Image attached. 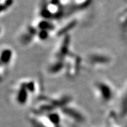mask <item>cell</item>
Masks as SVG:
<instances>
[{
  "instance_id": "1",
  "label": "cell",
  "mask_w": 127,
  "mask_h": 127,
  "mask_svg": "<svg viewBox=\"0 0 127 127\" xmlns=\"http://www.w3.org/2000/svg\"><path fill=\"white\" fill-rule=\"evenodd\" d=\"M40 85L36 79L25 78L15 83L10 89V97L16 105L25 106L38 95Z\"/></svg>"
},
{
  "instance_id": "2",
  "label": "cell",
  "mask_w": 127,
  "mask_h": 127,
  "mask_svg": "<svg viewBox=\"0 0 127 127\" xmlns=\"http://www.w3.org/2000/svg\"><path fill=\"white\" fill-rule=\"evenodd\" d=\"M92 87L93 95L100 103L107 105L115 102L118 92H116L114 85L109 80L96 79Z\"/></svg>"
},
{
  "instance_id": "3",
  "label": "cell",
  "mask_w": 127,
  "mask_h": 127,
  "mask_svg": "<svg viewBox=\"0 0 127 127\" xmlns=\"http://www.w3.org/2000/svg\"><path fill=\"white\" fill-rule=\"evenodd\" d=\"M114 58L107 51L101 49H93L87 52L83 58V63L90 67L98 69L105 68L113 63Z\"/></svg>"
},
{
  "instance_id": "4",
  "label": "cell",
  "mask_w": 127,
  "mask_h": 127,
  "mask_svg": "<svg viewBox=\"0 0 127 127\" xmlns=\"http://www.w3.org/2000/svg\"><path fill=\"white\" fill-rule=\"evenodd\" d=\"M16 60L14 50L7 45H2L1 48V77L8 74L9 69L13 66Z\"/></svg>"
}]
</instances>
